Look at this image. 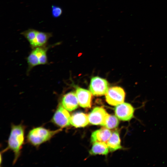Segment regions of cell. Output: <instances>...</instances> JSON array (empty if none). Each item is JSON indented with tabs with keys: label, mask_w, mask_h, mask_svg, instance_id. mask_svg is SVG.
Here are the masks:
<instances>
[{
	"label": "cell",
	"mask_w": 167,
	"mask_h": 167,
	"mask_svg": "<svg viewBox=\"0 0 167 167\" xmlns=\"http://www.w3.org/2000/svg\"><path fill=\"white\" fill-rule=\"evenodd\" d=\"M108 83L107 81L99 77H92L89 85V90L92 93L96 96L105 94L108 89Z\"/></svg>",
	"instance_id": "obj_4"
},
{
	"label": "cell",
	"mask_w": 167,
	"mask_h": 167,
	"mask_svg": "<svg viewBox=\"0 0 167 167\" xmlns=\"http://www.w3.org/2000/svg\"><path fill=\"white\" fill-rule=\"evenodd\" d=\"M78 104L76 94L73 92L66 94L62 99L61 105L69 111L76 109L78 107Z\"/></svg>",
	"instance_id": "obj_9"
},
{
	"label": "cell",
	"mask_w": 167,
	"mask_h": 167,
	"mask_svg": "<svg viewBox=\"0 0 167 167\" xmlns=\"http://www.w3.org/2000/svg\"><path fill=\"white\" fill-rule=\"evenodd\" d=\"M89 122L88 115L82 112H77L71 117L70 123L75 127H84Z\"/></svg>",
	"instance_id": "obj_11"
},
{
	"label": "cell",
	"mask_w": 167,
	"mask_h": 167,
	"mask_svg": "<svg viewBox=\"0 0 167 167\" xmlns=\"http://www.w3.org/2000/svg\"><path fill=\"white\" fill-rule=\"evenodd\" d=\"M38 57L39 65H44L47 63V47L44 46L34 48Z\"/></svg>",
	"instance_id": "obj_15"
},
{
	"label": "cell",
	"mask_w": 167,
	"mask_h": 167,
	"mask_svg": "<svg viewBox=\"0 0 167 167\" xmlns=\"http://www.w3.org/2000/svg\"><path fill=\"white\" fill-rule=\"evenodd\" d=\"M117 117L115 115L109 114L104 126L108 129H112L117 127L119 123Z\"/></svg>",
	"instance_id": "obj_17"
},
{
	"label": "cell",
	"mask_w": 167,
	"mask_h": 167,
	"mask_svg": "<svg viewBox=\"0 0 167 167\" xmlns=\"http://www.w3.org/2000/svg\"><path fill=\"white\" fill-rule=\"evenodd\" d=\"M116 116L120 120L129 121L134 118L135 109L130 104L123 102L115 108Z\"/></svg>",
	"instance_id": "obj_5"
},
{
	"label": "cell",
	"mask_w": 167,
	"mask_h": 167,
	"mask_svg": "<svg viewBox=\"0 0 167 167\" xmlns=\"http://www.w3.org/2000/svg\"><path fill=\"white\" fill-rule=\"evenodd\" d=\"M24 127L21 125H12L8 139V147L14 153L13 163H15L19 156L24 143Z\"/></svg>",
	"instance_id": "obj_1"
},
{
	"label": "cell",
	"mask_w": 167,
	"mask_h": 167,
	"mask_svg": "<svg viewBox=\"0 0 167 167\" xmlns=\"http://www.w3.org/2000/svg\"><path fill=\"white\" fill-rule=\"evenodd\" d=\"M61 130L51 131L43 127L35 128L29 132L28 140L31 144L37 146L49 140Z\"/></svg>",
	"instance_id": "obj_2"
},
{
	"label": "cell",
	"mask_w": 167,
	"mask_h": 167,
	"mask_svg": "<svg viewBox=\"0 0 167 167\" xmlns=\"http://www.w3.org/2000/svg\"><path fill=\"white\" fill-rule=\"evenodd\" d=\"M107 144L109 150L112 152L122 148L121 140L118 131H114L112 134Z\"/></svg>",
	"instance_id": "obj_13"
},
{
	"label": "cell",
	"mask_w": 167,
	"mask_h": 167,
	"mask_svg": "<svg viewBox=\"0 0 167 167\" xmlns=\"http://www.w3.org/2000/svg\"><path fill=\"white\" fill-rule=\"evenodd\" d=\"M105 95L106 101L109 104L117 106L124 102L126 93L122 88L116 86L109 88Z\"/></svg>",
	"instance_id": "obj_3"
},
{
	"label": "cell",
	"mask_w": 167,
	"mask_h": 167,
	"mask_svg": "<svg viewBox=\"0 0 167 167\" xmlns=\"http://www.w3.org/2000/svg\"><path fill=\"white\" fill-rule=\"evenodd\" d=\"M66 110L60 104L53 117L52 122L61 127L69 126L71 124V117Z\"/></svg>",
	"instance_id": "obj_6"
},
{
	"label": "cell",
	"mask_w": 167,
	"mask_h": 167,
	"mask_svg": "<svg viewBox=\"0 0 167 167\" xmlns=\"http://www.w3.org/2000/svg\"><path fill=\"white\" fill-rule=\"evenodd\" d=\"M27 61L28 65V71L39 65L38 58L34 49L28 57Z\"/></svg>",
	"instance_id": "obj_16"
},
{
	"label": "cell",
	"mask_w": 167,
	"mask_h": 167,
	"mask_svg": "<svg viewBox=\"0 0 167 167\" xmlns=\"http://www.w3.org/2000/svg\"><path fill=\"white\" fill-rule=\"evenodd\" d=\"M112 133L110 131L106 128H102L93 132L91 136V142L107 143L110 138Z\"/></svg>",
	"instance_id": "obj_10"
},
{
	"label": "cell",
	"mask_w": 167,
	"mask_h": 167,
	"mask_svg": "<svg viewBox=\"0 0 167 167\" xmlns=\"http://www.w3.org/2000/svg\"><path fill=\"white\" fill-rule=\"evenodd\" d=\"M52 36V34L51 33L37 31L35 40L30 46L33 49L44 46Z\"/></svg>",
	"instance_id": "obj_12"
},
{
	"label": "cell",
	"mask_w": 167,
	"mask_h": 167,
	"mask_svg": "<svg viewBox=\"0 0 167 167\" xmlns=\"http://www.w3.org/2000/svg\"><path fill=\"white\" fill-rule=\"evenodd\" d=\"M51 10L52 16L54 18L59 17L62 13V9L60 7L55 5L52 6Z\"/></svg>",
	"instance_id": "obj_19"
},
{
	"label": "cell",
	"mask_w": 167,
	"mask_h": 167,
	"mask_svg": "<svg viewBox=\"0 0 167 167\" xmlns=\"http://www.w3.org/2000/svg\"><path fill=\"white\" fill-rule=\"evenodd\" d=\"M76 94L80 106L87 108L91 107L92 95L90 91L82 88H78L76 89Z\"/></svg>",
	"instance_id": "obj_8"
},
{
	"label": "cell",
	"mask_w": 167,
	"mask_h": 167,
	"mask_svg": "<svg viewBox=\"0 0 167 167\" xmlns=\"http://www.w3.org/2000/svg\"><path fill=\"white\" fill-rule=\"evenodd\" d=\"M37 30L29 29L21 33V34L27 39L31 45L35 41Z\"/></svg>",
	"instance_id": "obj_18"
},
{
	"label": "cell",
	"mask_w": 167,
	"mask_h": 167,
	"mask_svg": "<svg viewBox=\"0 0 167 167\" xmlns=\"http://www.w3.org/2000/svg\"><path fill=\"white\" fill-rule=\"evenodd\" d=\"M109 115L104 108L95 107L88 115L89 122L93 125L104 126Z\"/></svg>",
	"instance_id": "obj_7"
},
{
	"label": "cell",
	"mask_w": 167,
	"mask_h": 167,
	"mask_svg": "<svg viewBox=\"0 0 167 167\" xmlns=\"http://www.w3.org/2000/svg\"><path fill=\"white\" fill-rule=\"evenodd\" d=\"M109 152V148L106 143L96 142L93 143L89 151L91 155L102 154L106 155Z\"/></svg>",
	"instance_id": "obj_14"
}]
</instances>
